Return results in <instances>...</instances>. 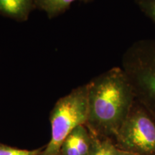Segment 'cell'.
I'll return each mask as SVG.
<instances>
[{
    "instance_id": "obj_4",
    "label": "cell",
    "mask_w": 155,
    "mask_h": 155,
    "mask_svg": "<svg viewBox=\"0 0 155 155\" xmlns=\"http://www.w3.org/2000/svg\"><path fill=\"white\" fill-rule=\"evenodd\" d=\"M114 141L121 150L137 155H155V120L138 100Z\"/></svg>"
},
{
    "instance_id": "obj_1",
    "label": "cell",
    "mask_w": 155,
    "mask_h": 155,
    "mask_svg": "<svg viewBox=\"0 0 155 155\" xmlns=\"http://www.w3.org/2000/svg\"><path fill=\"white\" fill-rule=\"evenodd\" d=\"M87 84L86 127L96 137L114 140L137 99L132 84L119 67L98 75Z\"/></svg>"
},
{
    "instance_id": "obj_8",
    "label": "cell",
    "mask_w": 155,
    "mask_h": 155,
    "mask_svg": "<svg viewBox=\"0 0 155 155\" xmlns=\"http://www.w3.org/2000/svg\"><path fill=\"white\" fill-rule=\"evenodd\" d=\"M137 5L155 26V0H134Z\"/></svg>"
},
{
    "instance_id": "obj_2",
    "label": "cell",
    "mask_w": 155,
    "mask_h": 155,
    "mask_svg": "<svg viewBox=\"0 0 155 155\" xmlns=\"http://www.w3.org/2000/svg\"><path fill=\"white\" fill-rule=\"evenodd\" d=\"M122 68L132 84L137 100L155 120V38L131 45L123 56Z\"/></svg>"
},
{
    "instance_id": "obj_9",
    "label": "cell",
    "mask_w": 155,
    "mask_h": 155,
    "mask_svg": "<svg viewBox=\"0 0 155 155\" xmlns=\"http://www.w3.org/2000/svg\"><path fill=\"white\" fill-rule=\"evenodd\" d=\"M41 149L35 150H26L14 148L0 144V155H38Z\"/></svg>"
},
{
    "instance_id": "obj_6",
    "label": "cell",
    "mask_w": 155,
    "mask_h": 155,
    "mask_svg": "<svg viewBox=\"0 0 155 155\" xmlns=\"http://www.w3.org/2000/svg\"><path fill=\"white\" fill-rule=\"evenodd\" d=\"M75 1L88 3L93 0H35L36 7L47 12L50 18L57 16L69 8L70 5Z\"/></svg>"
},
{
    "instance_id": "obj_5",
    "label": "cell",
    "mask_w": 155,
    "mask_h": 155,
    "mask_svg": "<svg viewBox=\"0 0 155 155\" xmlns=\"http://www.w3.org/2000/svg\"><path fill=\"white\" fill-rule=\"evenodd\" d=\"M35 7V0H0V14L19 21L27 20Z\"/></svg>"
},
{
    "instance_id": "obj_10",
    "label": "cell",
    "mask_w": 155,
    "mask_h": 155,
    "mask_svg": "<svg viewBox=\"0 0 155 155\" xmlns=\"http://www.w3.org/2000/svg\"><path fill=\"white\" fill-rule=\"evenodd\" d=\"M115 155H137V154H134V153L127 152V151L121 150H120V149L116 147V152H115Z\"/></svg>"
},
{
    "instance_id": "obj_7",
    "label": "cell",
    "mask_w": 155,
    "mask_h": 155,
    "mask_svg": "<svg viewBox=\"0 0 155 155\" xmlns=\"http://www.w3.org/2000/svg\"><path fill=\"white\" fill-rule=\"evenodd\" d=\"M116 149L112 139L100 138L93 134L91 150L89 155H115Z\"/></svg>"
},
{
    "instance_id": "obj_3",
    "label": "cell",
    "mask_w": 155,
    "mask_h": 155,
    "mask_svg": "<svg viewBox=\"0 0 155 155\" xmlns=\"http://www.w3.org/2000/svg\"><path fill=\"white\" fill-rule=\"evenodd\" d=\"M88 113V84L60 98L50 114L51 139L38 155H60L63 141L73 129L86 124Z\"/></svg>"
}]
</instances>
